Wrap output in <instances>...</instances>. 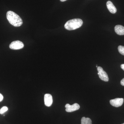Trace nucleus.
Wrapping results in <instances>:
<instances>
[{
  "instance_id": "obj_11",
  "label": "nucleus",
  "mask_w": 124,
  "mask_h": 124,
  "mask_svg": "<svg viewBox=\"0 0 124 124\" xmlns=\"http://www.w3.org/2000/svg\"><path fill=\"white\" fill-rule=\"evenodd\" d=\"M118 50L121 54L124 55V46H119L118 47Z\"/></svg>"
},
{
  "instance_id": "obj_5",
  "label": "nucleus",
  "mask_w": 124,
  "mask_h": 124,
  "mask_svg": "<svg viewBox=\"0 0 124 124\" xmlns=\"http://www.w3.org/2000/svg\"><path fill=\"white\" fill-rule=\"evenodd\" d=\"M66 111L67 112H71L79 110L80 106L79 104L75 103L73 105H70L69 104H67L65 106Z\"/></svg>"
},
{
  "instance_id": "obj_12",
  "label": "nucleus",
  "mask_w": 124,
  "mask_h": 124,
  "mask_svg": "<svg viewBox=\"0 0 124 124\" xmlns=\"http://www.w3.org/2000/svg\"><path fill=\"white\" fill-rule=\"evenodd\" d=\"M8 108L6 106H4L2 107V108L0 109V114H4L5 112L8 111Z\"/></svg>"
},
{
  "instance_id": "obj_7",
  "label": "nucleus",
  "mask_w": 124,
  "mask_h": 124,
  "mask_svg": "<svg viewBox=\"0 0 124 124\" xmlns=\"http://www.w3.org/2000/svg\"><path fill=\"white\" fill-rule=\"evenodd\" d=\"M45 103L46 106H51L53 104V99L52 95L49 94H46L44 97Z\"/></svg>"
},
{
  "instance_id": "obj_2",
  "label": "nucleus",
  "mask_w": 124,
  "mask_h": 124,
  "mask_svg": "<svg viewBox=\"0 0 124 124\" xmlns=\"http://www.w3.org/2000/svg\"><path fill=\"white\" fill-rule=\"evenodd\" d=\"M83 23V21L81 19H73L67 21L64 25V27L69 31L75 30L80 27Z\"/></svg>"
},
{
  "instance_id": "obj_6",
  "label": "nucleus",
  "mask_w": 124,
  "mask_h": 124,
  "mask_svg": "<svg viewBox=\"0 0 124 124\" xmlns=\"http://www.w3.org/2000/svg\"><path fill=\"white\" fill-rule=\"evenodd\" d=\"M124 99L123 98H117L110 100V103L112 106L116 107H119L121 106L123 104Z\"/></svg>"
},
{
  "instance_id": "obj_8",
  "label": "nucleus",
  "mask_w": 124,
  "mask_h": 124,
  "mask_svg": "<svg viewBox=\"0 0 124 124\" xmlns=\"http://www.w3.org/2000/svg\"><path fill=\"white\" fill-rule=\"evenodd\" d=\"M107 6L109 11L112 14H115L117 11L115 6L112 2L110 1H108L107 2Z\"/></svg>"
},
{
  "instance_id": "obj_14",
  "label": "nucleus",
  "mask_w": 124,
  "mask_h": 124,
  "mask_svg": "<svg viewBox=\"0 0 124 124\" xmlns=\"http://www.w3.org/2000/svg\"><path fill=\"white\" fill-rule=\"evenodd\" d=\"M121 85H122V86H124V78H123V79L121 80Z\"/></svg>"
},
{
  "instance_id": "obj_13",
  "label": "nucleus",
  "mask_w": 124,
  "mask_h": 124,
  "mask_svg": "<svg viewBox=\"0 0 124 124\" xmlns=\"http://www.w3.org/2000/svg\"><path fill=\"white\" fill-rule=\"evenodd\" d=\"M3 98H4V97H3V95L1 94L0 93V102L2 101Z\"/></svg>"
},
{
  "instance_id": "obj_1",
  "label": "nucleus",
  "mask_w": 124,
  "mask_h": 124,
  "mask_svg": "<svg viewBox=\"0 0 124 124\" xmlns=\"http://www.w3.org/2000/svg\"><path fill=\"white\" fill-rule=\"evenodd\" d=\"M6 16L9 23L14 26L19 27L23 24L22 19L19 16L13 11H8L7 12Z\"/></svg>"
},
{
  "instance_id": "obj_4",
  "label": "nucleus",
  "mask_w": 124,
  "mask_h": 124,
  "mask_svg": "<svg viewBox=\"0 0 124 124\" xmlns=\"http://www.w3.org/2000/svg\"><path fill=\"white\" fill-rule=\"evenodd\" d=\"M24 44L22 41L19 40L11 42L9 45V48L12 49L18 50L23 48Z\"/></svg>"
},
{
  "instance_id": "obj_3",
  "label": "nucleus",
  "mask_w": 124,
  "mask_h": 124,
  "mask_svg": "<svg viewBox=\"0 0 124 124\" xmlns=\"http://www.w3.org/2000/svg\"><path fill=\"white\" fill-rule=\"evenodd\" d=\"M98 71V74L99 78L105 82H108L109 80L108 76L106 72L103 70V69L101 67H98L97 68Z\"/></svg>"
},
{
  "instance_id": "obj_18",
  "label": "nucleus",
  "mask_w": 124,
  "mask_h": 124,
  "mask_svg": "<svg viewBox=\"0 0 124 124\" xmlns=\"http://www.w3.org/2000/svg\"></svg>"
},
{
  "instance_id": "obj_15",
  "label": "nucleus",
  "mask_w": 124,
  "mask_h": 124,
  "mask_svg": "<svg viewBox=\"0 0 124 124\" xmlns=\"http://www.w3.org/2000/svg\"><path fill=\"white\" fill-rule=\"evenodd\" d=\"M121 67L124 71V64H121Z\"/></svg>"
},
{
  "instance_id": "obj_10",
  "label": "nucleus",
  "mask_w": 124,
  "mask_h": 124,
  "mask_svg": "<svg viewBox=\"0 0 124 124\" xmlns=\"http://www.w3.org/2000/svg\"><path fill=\"white\" fill-rule=\"evenodd\" d=\"M81 124H92V121L88 117H83L81 119Z\"/></svg>"
},
{
  "instance_id": "obj_16",
  "label": "nucleus",
  "mask_w": 124,
  "mask_h": 124,
  "mask_svg": "<svg viewBox=\"0 0 124 124\" xmlns=\"http://www.w3.org/2000/svg\"><path fill=\"white\" fill-rule=\"evenodd\" d=\"M60 0L62 2H63V1H66L67 0Z\"/></svg>"
},
{
  "instance_id": "obj_17",
  "label": "nucleus",
  "mask_w": 124,
  "mask_h": 124,
  "mask_svg": "<svg viewBox=\"0 0 124 124\" xmlns=\"http://www.w3.org/2000/svg\"><path fill=\"white\" fill-rule=\"evenodd\" d=\"M96 67H97V68H98V65H97V66H96Z\"/></svg>"
},
{
  "instance_id": "obj_9",
  "label": "nucleus",
  "mask_w": 124,
  "mask_h": 124,
  "mask_svg": "<svg viewBox=\"0 0 124 124\" xmlns=\"http://www.w3.org/2000/svg\"><path fill=\"white\" fill-rule=\"evenodd\" d=\"M115 31L119 35H124V27L121 25H116L115 27Z\"/></svg>"
}]
</instances>
